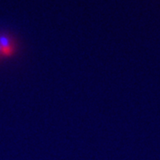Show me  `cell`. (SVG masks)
<instances>
[{
  "label": "cell",
  "instance_id": "cell-1",
  "mask_svg": "<svg viewBox=\"0 0 160 160\" xmlns=\"http://www.w3.org/2000/svg\"><path fill=\"white\" fill-rule=\"evenodd\" d=\"M0 47L2 55L4 56H10L13 53V46L12 45L11 40L5 36L0 37Z\"/></svg>",
  "mask_w": 160,
  "mask_h": 160
},
{
  "label": "cell",
  "instance_id": "cell-2",
  "mask_svg": "<svg viewBox=\"0 0 160 160\" xmlns=\"http://www.w3.org/2000/svg\"><path fill=\"white\" fill-rule=\"evenodd\" d=\"M0 55H2V52H1V47H0Z\"/></svg>",
  "mask_w": 160,
  "mask_h": 160
}]
</instances>
